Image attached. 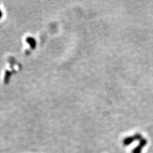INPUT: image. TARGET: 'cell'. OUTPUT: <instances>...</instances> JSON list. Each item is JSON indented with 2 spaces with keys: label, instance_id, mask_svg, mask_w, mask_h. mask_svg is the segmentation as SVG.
Wrapping results in <instances>:
<instances>
[{
  "label": "cell",
  "instance_id": "6da1fadb",
  "mask_svg": "<svg viewBox=\"0 0 153 153\" xmlns=\"http://www.w3.org/2000/svg\"><path fill=\"white\" fill-rule=\"evenodd\" d=\"M134 141V138H132V137H129V138H127L126 139H125V141H124V144L125 145H128L130 144H132V142Z\"/></svg>",
  "mask_w": 153,
  "mask_h": 153
},
{
  "label": "cell",
  "instance_id": "7a4b0ae2",
  "mask_svg": "<svg viewBox=\"0 0 153 153\" xmlns=\"http://www.w3.org/2000/svg\"><path fill=\"white\" fill-rule=\"evenodd\" d=\"M142 149V148L141 147H140V146H138V147H136L135 149H133L132 153H141Z\"/></svg>",
  "mask_w": 153,
  "mask_h": 153
}]
</instances>
